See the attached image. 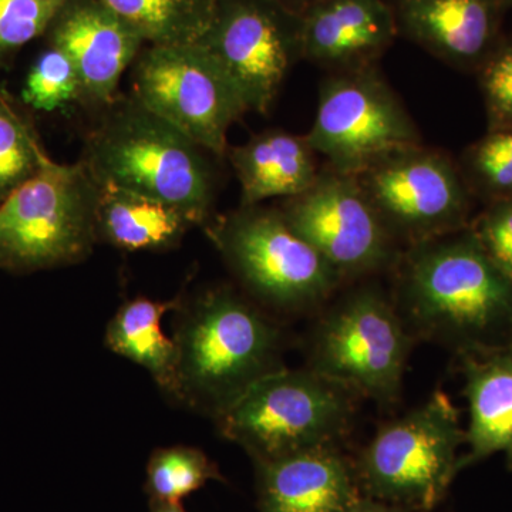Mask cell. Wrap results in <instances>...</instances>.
Returning <instances> with one entry per match:
<instances>
[{
  "mask_svg": "<svg viewBox=\"0 0 512 512\" xmlns=\"http://www.w3.org/2000/svg\"><path fill=\"white\" fill-rule=\"evenodd\" d=\"M400 305L412 335L460 356L512 348V281L470 227L409 248Z\"/></svg>",
  "mask_w": 512,
  "mask_h": 512,
  "instance_id": "1",
  "label": "cell"
},
{
  "mask_svg": "<svg viewBox=\"0 0 512 512\" xmlns=\"http://www.w3.org/2000/svg\"><path fill=\"white\" fill-rule=\"evenodd\" d=\"M205 148L133 94L99 111L80 161L100 187L138 192L173 205L194 227L214 218L217 171Z\"/></svg>",
  "mask_w": 512,
  "mask_h": 512,
  "instance_id": "2",
  "label": "cell"
},
{
  "mask_svg": "<svg viewBox=\"0 0 512 512\" xmlns=\"http://www.w3.org/2000/svg\"><path fill=\"white\" fill-rule=\"evenodd\" d=\"M174 399L218 419L259 380L284 369L281 330L229 286L183 296L174 311Z\"/></svg>",
  "mask_w": 512,
  "mask_h": 512,
  "instance_id": "3",
  "label": "cell"
},
{
  "mask_svg": "<svg viewBox=\"0 0 512 512\" xmlns=\"http://www.w3.org/2000/svg\"><path fill=\"white\" fill-rule=\"evenodd\" d=\"M100 185L82 161L50 158L0 204V271L35 274L76 265L97 245Z\"/></svg>",
  "mask_w": 512,
  "mask_h": 512,
  "instance_id": "4",
  "label": "cell"
},
{
  "mask_svg": "<svg viewBox=\"0 0 512 512\" xmlns=\"http://www.w3.org/2000/svg\"><path fill=\"white\" fill-rule=\"evenodd\" d=\"M356 394L312 370H278L222 413L218 430L255 464L336 446L349 429Z\"/></svg>",
  "mask_w": 512,
  "mask_h": 512,
  "instance_id": "5",
  "label": "cell"
},
{
  "mask_svg": "<svg viewBox=\"0 0 512 512\" xmlns=\"http://www.w3.org/2000/svg\"><path fill=\"white\" fill-rule=\"evenodd\" d=\"M464 444L460 413L446 393H434L363 448L355 463L360 491L410 512H431L461 471Z\"/></svg>",
  "mask_w": 512,
  "mask_h": 512,
  "instance_id": "6",
  "label": "cell"
},
{
  "mask_svg": "<svg viewBox=\"0 0 512 512\" xmlns=\"http://www.w3.org/2000/svg\"><path fill=\"white\" fill-rule=\"evenodd\" d=\"M202 229L248 292L279 311L318 305L342 281L339 272L293 231L278 207L239 205Z\"/></svg>",
  "mask_w": 512,
  "mask_h": 512,
  "instance_id": "7",
  "label": "cell"
},
{
  "mask_svg": "<svg viewBox=\"0 0 512 512\" xmlns=\"http://www.w3.org/2000/svg\"><path fill=\"white\" fill-rule=\"evenodd\" d=\"M130 94L218 158L227 156L229 128L248 113L237 84L200 42L141 50Z\"/></svg>",
  "mask_w": 512,
  "mask_h": 512,
  "instance_id": "8",
  "label": "cell"
},
{
  "mask_svg": "<svg viewBox=\"0 0 512 512\" xmlns=\"http://www.w3.org/2000/svg\"><path fill=\"white\" fill-rule=\"evenodd\" d=\"M412 333L377 289L350 293L313 333L311 367L356 396L392 403L402 389Z\"/></svg>",
  "mask_w": 512,
  "mask_h": 512,
  "instance_id": "9",
  "label": "cell"
},
{
  "mask_svg": "<svg viewBox=\"0 0 512 512\" xmlns=\"http://www.w3.org/2000/svg\"><path fill=\"white\" fill-rule=\"evenodd\" d=\"M306 138L329 168L353 177L390 154L421 144L412 117L376 66L326 77Z\"/></svg>",
  "mask_w": 512,
  "mask_h": 512,
  "instance_id": "10",
  "label": "cell"
},
{
  "mask_svg": "<svg viewBox=\"0 0 512 512\" xmlns=\"http://www.w3.org/2000/svg\"><path fill=\"white\" fill-rule=\"evenodd\" d=\"M356 178L392 237L410 247L470 227V188L439 151H397Z\"/></svg>",
  "mask_w": 512,
  "mask_h": 512,
  "instance_id": "11",
  "label": "cell"
},
{
  "mask_svg": "<svg viewBox=\"0 0 512 512\" xmlns=\"http://www.w3.org/2000/svg\"><path fill=\"white\" fill-rule=\"evenodd\" d=\"M302 16L278 0H218L200 43L237 84L248 111L266 114L303 59Z\"/></svg>",
  "mask_w": 512,
  "mask_h": 512,
  "instance_id": "12",
  "label": "cell"
},
{
  "mask_svg": "<svg viewBox=\"0 0 512 512\" xmlns=\"http://www.w3.org/2000/svg\"><path fill=\"white\" fill-rule=\"evenodd\" d=\"M278 208L342 278L379 271L394 259V238L353 175L320 170L312 187Z\"/></svg>",
  "mask_w": 512,
  "mask_h": 512,
  "instance_id": "13",
  "label": "cell"
},
{
  "mask_svg": "<svg viewBox=\"0 0 512 512\" xmlns=\"http://www.w3.org/2000/svg\"><path fill=\"white\" fill-rule=\"evenodd\" d=\"M49 46L72 60L79 103L96 111L120 94L121 77L146 40L103 0H66L46 32Z\"/></svg>",
  "mask_w": 512,
  "mask_h": 512,
  "instance_id": "14",
  "label": "cell"
},
{
  "mask_svg": "<svg viewBox=\"0 0 512 512\" xmlns=\"http://www.w3.org/2000/svg\"><path fill=\"white\" fill-rule=\"evenodd\" d=\"M397 30L456 69L478 70L501 37L500 0H396Z\"/></svg>",
  "mask_w": 512,
  "mask_h": 512,
  "instance_id": "15",
  "label": "cell"
},
{
  "mask_svg": "<svg viewBox=\"0 0 512 512\" xmlns=\"http://www.w3.org/2000/svg\"><path fill=\"white\" fill-rule=\"evenodd\" d=\"M302 23L303 59L330 73L375 67L399 35L386 0H322Z\"/></svg>",
  "mask_w": 512,
  "mask_h": 512,
  "instance_id": "16",
  "label": "cell"
},
{
  "mask_svg": "<svg viewBox=\"0 0 512 512\" xmlns=\"http://www.w3.org/2000/svg\"><path fill=\"white\" fill-rule=\"evenodd\" d=\"M261 512H348L362 497L355 464L336 446L255 464Z\"/></svg>",
  "mask_w": 512,
  "mask_h": 512,
  "instance_id": "17",
  "label": "cell"
},
{
  "mask_svg": "<svg viewBox=\"0 0 512 512\" xmlns=\"http://www.w3.org/2000/svg\"><path fill=\"white\" fill-rule=\"evenodd\" d=\"M460 357L470 412L460 468L500 453L512 468V348Z\"/></svg>",
  "mask_w": 512,
  "mask_h": 512,
  "instance_id": "18",
  "label": "cell"
},
{
  "mask_svg": "<svg viewBox=\"0 0 512 512\" xmlns=\"http://www.w3.org/2000/svg\"><path fill=\"white\" fill-rule=\"evenodd\" d=\"M318 154L306 136L271 128L228 147L229 163L241 185V205H261L272 198L296 197L315 183Z\"/></svg>",
  "mask_w": 512,
  "mask_h": 512,
  "instance_id": "19",
  "label": "cell"
},
{
  "mask_svg": "<svg viewBox=\"0 0 512 512\" xmlns=\"http://www.w3.org/2000/svg\"><path fill=\"white\" fill-rule=\"evenodd\" d=\"M194 224L173 205L138 192L100 187L97 244L126 252H164L180 247Z\"/></svg>",
  "mask_w": 512,
  "mask_h": 512,
  "instance_id": "20",
  "label": "cell"
},
{
  "mask_svg": "<svg viewBox=\"0 0 512 512\" xmlns=\"http://www.w3.org/2000/svg\"><path fill=\"white\" fill-rule=\"evenodd\" d=\"M183 296L170 301L138 296L124 302L110 319L104 336L111 352L143 367L171 399L177 384V346L165 335L163 320L180 306Z\"/></svg>",
  "mask_w": 512,
  "mask_h": 512,
  "instance_id": "21",
  "label": "cell"
},
{
  "mask_svg": "<svg viewBox=\"0 0 512 512\" xmlns=\"http://www.w3.org/2000/svg\"><path fill=\"white\" fill-rule=\"evenodd\" d=\"M150 46L190 45L210 29L218 0H103Z\"/></svg>",
  "mask_w": 512,
  "mask_h": 512,
  "instance_id": "22",
  "label": "cell"
},
{
  "mask_svg": "<svg viewBox=\"0 0 512 512\" xmlns=\"http://www.w3.org/2000/svg\"><path fill=\"white\" fill-rule=\"evenodd\" d=\"M33 111L0 84V204L50 160Z\"/></svg>",
  "mask_w": 512,
  "mask_h": 512,
  "instance_id": "23",
  "label": "cell"
},
{
  "mask_svg": "<svg viewBox=\"0 0 512 512\" xmlns=\"http://www.w3.org/2000/svg\"><path fill=\"white\" fill-rule=\"evenodd\" d=\"M210 481L225 483V477L200 448L161 447L148 460L144 490L148 503L183 504Z\"/></svg>",
  "mask_w": 512,
  "mask_h": 512,
  "instance_id": "24",
  "label": "cell"
},
{
  "mask_svg": "<svg viewBox=\"0 0 512 512\" xmlns=\"http://www.w3.org/2000/svg\"><path fill=\"white\" fill-rule=\"evenodd\" d=\"M461 173L470 191L487 202L512 198V127L488 130L468 147Z\"/></svg>",
  "mask_w": 512,
  "mask_h": 512,
  "instance_id": "25",
  "label": "cell"
},
{
  "mask_svg": "<svg viewBox=\"0 0 512 512\" xmlns=\"http://www.w3.org/2000/svg\"><path fill=\"white\" fill-rule=\"evenodd\" d=\"M79 77L72 60L56 47L49 46L30 67L20 100L32 111L55 113L79 103Z\"/></svg>",
  "mask_w": 512,
  "mask_h": 512,
  "instance_id": "26",
  "label": "cell"
},
{
  "mask_svg": "<svg viewBox=\"0 0 512 512\" xmlns=\"http://www.w3.org/2000/svg\"><path fill=\"white\" fill-rule=\"evenodd\" d=\"M66 0H0V69L33 39L45 35Z\"/></svg>",
  "mask_w": 512,
  "mask_h": 512,
  "instance_id": "27",
  "label": "cell"
},
{
  "mask_svg": "<svg viewBox=\"0 0 512 512\" xmlns=\"http://www.w3.org/2000/svg\"><path fill=\"white\" fill-rule=\"evenodd\" d=\"M488 116V130L512 127V39L498 43L477 70Z\"/></svg>",
  "mask_w": 512,
  "mask_h": 512,
  "instance_id": "28",
  "label": "cell"
},
{
  "mask_svg": "<svg viewBox=\"0 0 512 512\" xmlns=\"http://www.w3.org/2000/svg\"><path fill=\"white\" fill-rule=\"evenodd\" d=\"M485 252L512 281V198L487 202L470 224Z\"/></svg>",
  "mask_w": 512,
  "mask_h": 512,
  "instance_id": "29",
  "label": "cell"
},
{
  "mask_svg": "<svg viewBox=\"0 0 512 512\" xmlns=\"http://www.w3.org/2000/svg\"><path fill=\"white\" fill-rule=\"evenodd\" d=\"M348 512H410L397 505L383 503L375 498L362 495L360 500Z\"/></svg>",
  "mask_w": 512,
  "mask_h": 512,
  "instance_id": "30",
  "label": "cell"
},
{
  "mask_svg": "<svg viewBox=\"0 0 512 512\" xmlns=\"http://www.w3.org/2000/svg\"><path fill=\"white\" fill-rule=\"evenodd\" d=\"M279 3L286 6V8L293 10L298 15H305L309 9L313 6L318 5L322 0H278Z\"/></svg>",
  "mask_w": 512,
  "mask_h": 512,
  "instance_id": "31",
  "label": "cell"
},
{
  "mask_svg": "<svg viewBox=\"0 0 512 512\" xmlns=\"http://www.w3.org/2000/svg\"><path fill=\"white\" fill-rule=\"evenodd\" d=\"M150 512H187L183 504L148 503Z\"/></svg>",
  "mask_w": 512,
  "mask_h": 512,
  "instance_id": "32",
  "label": "cell"
},
{
  "mask_svg": "<svg viewBox=\"0 0 512 512\" xmlns=\"http://www.w3.org/2000/svg\"><path fill=\"white\" fill-rule=\"evenodd\" d=\"M501 5H503L504 9L512 8V0H500Z\"/></svg>",
  "mask_w": 512,
  "mask_h": 512,
  "instance_id": "33",
  "label": "cell"
}]
</instances>
